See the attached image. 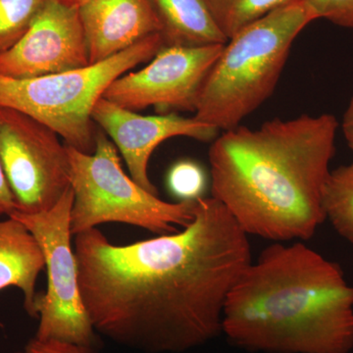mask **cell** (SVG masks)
Masks as SVG:
<instances>
[{
  "label": "cell",
  "mask_w": 353,
  "mask_h": 353,
  "mask_svg": "<svg viewBox=\"0 0 353 353\" xmlns=\"http://www.w3.org/2000/svg\"><path fill=\"white\" fill-rule=\"evenodd\" d=\"M83 305L97 333L148 353H178L222 333L228 294L252 260L248 236L214 197L196 199L176 233L114 245L76 234Z\"/></svg>",
  "instance_id": "1"
},
{
  "label": "cell",
  "mask_w": 353,
  "mask_h": 353,
  "mask_svg": "<svg viewBox=\"0 0 353 353\" xmlns=\"http://www.w3.org/2000/svg\"><path fill=\"white\" fill-rule=\"evenodd\" d=\"M339 123L332 114L223 132L209 150L212 197L248 236L307 241L326 220L323 194Z\"/></svg>",
  "instance_id": "2"
},
{
  "label": "cell",
  "mask_w": 353,
  "mask_h": 353,
  "mask_svg": "<svg viewBox=\"0 0 353 353\" xmlns=\"http://www.w3.org/2000/svg\"><path fill=\"white\" fill-rule=\"evenodd\" d=\"M222 332L250 352L350 353L353 287L340 265L304 243H273L230 290Z\"/></svg>",
  "instance_id": "3"
},
{
  "label": "cell",
  "mask_w": 353,
  "mask_h": 353,
  "mask_svg": "<svg viewBox=\"0 0 353 353\" xmlns=\"http://www.w3.org/2000/svg\"><path fill=\"white\" fill-rule=\"evenodd\" d=\"M313 21L314 14L299 0L228 39L202 83L194 118L218 131L241 126L273 94L292 43Z\"/></svg>",
  "instance_id": "4"
},
{
  "label": "cell",
  "mask_w": 353,
  "mask_h": 353,
  "mask_svg": "<svg viewBox=\"0 0 353 353\" xmlns=\"http://www.w3.org/2000/svg\"><path fill=\"white\" fill-rule=\"evenodd\" d=\"M162 48L161 36L154 34L85 68L28 79L0 75V106L31 116L63 138L67 145L92 154L95 104L116 79L150 61Z\"/></svg>",
  "instance_id": "5"
},
{
  "label": "cell",
  "mask_w": 353,
  "mask_h": 353,
  "mask_svg": "<svg viewBox=\"0 0 353 353\" xmlns=\"http://www.w3.org/2000/svg\"><path fill=\"white\" fill-rule=\"evenodd\" d=\"M66 148L74 192L73 236L112 222L172 234L194 220L196 201L170 203L141 188L123 171L117 148L103 132H97L92 154Z\"/></svg>",
  "instance_id": "6"
},
{
  "label": "cell",
  "mask_w": 353,
  "mask_h": 353,
  "mask_svg": "<svg viewBox=\"0 0 353 353\" xmlns=\"http://www.w3.org/2000/svg\"><path fill=\"white\" fill-rule=\"evenodd\" d=\"M72 188L52 208L34 214L14 211L10 217L20 221L34 236L43 252L48 272V289L37 296L39 328L34 338L95 347L94 331L83 305L78 265L72 248Z\"/></svg>",
  "instance_id": "7"
},
{
  "label": "cell",
  "mask_w": 353,
  "mask_h": 353,
  "mask_svg": "<svg viewBox=\"0 0 353 353\" xmlns=\"http://www.w3.org/2000/svg\"><path fill=\"white\" fill-rule=\"evenodd\" d=\"M0 161L18 212L50 210L71 187L68 152L57 132L6 106H0Z\"/></svg>",
  "instance_id": "8"
},
{
  "label": "cell",
  "mask_w": 353,
  "mask_h": 353,
  "mask_svg": "<svg viewBox=\"0 0 353 353\" xmlns=\"http://www.w3.org/2000/svg\"><path fill=\"white\" fill-rule=\"evenodd\" d=\"M224 46H163L145 68L116 79L102 97L134 112L150 106L161 114L194 112L202 83Z\"/></svg>",
  "instance_id": "9"
},
{
  "label": "cell",
  "mask_w": 353,
  "mask_h": 353,
  "mask_svg": "<svg viewBox=\"0 0 353 353\" xmlns=\"http://www.w3.org/2000/svg\"><path fill=\"white\" fill-rule=\"evenodd\" d=\"M90 65L79 7L46 0L30 29L0 54V75L36 78Z\"/></svg>",
  "instance_id": "10"
},
{
  "label": "cell",
  "mask_w": 353,
  "mask_h": 353,
  "mask_svg": "<svg viewBox=\"0 0 353 353\" xmlns=\"http://www.w3.org/2000/svg\"><path fill=\"white\" fill-rule=\"evenodd\" d=\"M99 125L124 157L131 178L141 188L158 196L157 187L148 175V164L160 143L175 137L201 141H214L218 130L196 118H183L176 113L143 116L101 97L92 114Z\"/></svg>",
  "instance_id": "11"
},
{
  "label": "cell",
  "mask_w": 353,
  "mask_h": 353,
  "mask_svg": "<svg viewBox=\"0 0 353 353\" xmlns=\"http://www.w3.org/2000/svg\"><path fill=\"white\" fill-rule=\"evenodd\" d=\"M90 64L160 34L161 25L150 0H87L79 7Z\"/></svg>",
  "instance_id": "12"
},
{
  "label": "cell",
  "mask_w": 353,
  "mask_h": 353,
  "mask_svg": "<svg viewBox=\"0 0 353 353\" xmlns=\"http://www.w3.org/2000/svg\"><path fill=\"white\" fill-rule=\"evenodd\" d=\"M44 267L41 246L25 225L10 216L0 221V292L9 287L21 290L25 310L32 318H36L37 279Z\"/></svg>",
  "instance_id": "13"
},
{
  "label": "cell",
  "mask_w": 353,
  "mask_h": 353,
  "mask_svg": "<svg viewBox=\"0 0 353 353\" xmlns=\"http://www.w3.org/2000/svg\"><path fill=\"white\" fill-rule=\"evenodd\" d=\"M160 25L163 46L226 44L206 0H150Z\"/></svg>",
  "instance_id": "14"
},
{
  "label": "cell",
  "mask_w": 353,
  "mask_h": 353,
  "mask_svg": "<svg viewBox=\"0 0 353 353\" xmlns=\"http://www.w3.org/2000/svg\"><path fill=\"white\" fill-rule=\"evenodd\" d=\"M323 208L336 233L353 245V159L330 173Z\"/></svg>",
  "instance_id": "15"
},
{
  "label": "cell",
  "mask_w": 353,
  "mask_h": 353,
  "mask_svg": "<svg viewBox=\"0 0 353 353\" xmlns=\"http://www.w3.org/2000/svg\"><path fill=\"white\" fill-rule=\"evenodd\" d=\"M216 24L227 39L246 26L299 0H206Z\"/></svg>",
  "instance_id": "16"
},
{
  "label": "cell",
  "mask_w": 353,
  "mask_h": 353,
  "mask_svg": "<svg viewBox=\"0 0 353 353\" xmlns=\"http://www.w3.org/2000/svg\"><path fill=\"white\" fill-rule=\"evenodd\" d=\"M46 0H0V54L13 48L31 27Z\"/></svg>",
  "instance_id": "17"
},
{
  "label": "cell",
  "mask_w": 353,
  "mask_h": 353,
  "mask_svg": "<svg viewBox=\"0 0 353 353\" xmlns=\"http://www.w3.org/2000/svg\"><path fill=\"white\" fill-rule=\"evenodd\" d=\"M167 185L172 194L181 201L201 199L206 188V176L201 166L190 160L174 164L167 176Z\"/></svg>",
  "instance_id": "18"
},
{
  "label": "cell",
  "mask_w": 353,
  "mask_h": 353,
  "mask_svg": "<svg viewBox=\"0 0 353 353\" xmlns=\"http://www.w3.org/2000/svg\"><path fill=\"white\" fill-rule=\"evenodd\" d=\"M316 20L325 19L343 28H353V0H304Z\"/></svg>",
  "instance_id": "19"
},
{
  "label": "cell",
  "mask_w": 353,
  "mask_h": 353,
  "mask_svg": "<svg viewBox=\"0 0 353 353\" xmlns=\"http://www.w3.org/2000/svg\"><path fill=\"white\" fill-rule=\"evenodd\" d=\"M15 353H97L94 347L76 345L65 341H41L32 339L20 352Z\"/></svg>",
  "instance_id": "20"
},
{
  "label": "cell",
  "mask_w": 353,
  "mask_h": 353,
  "mask_svg": "<svg viewBox=\"0 0 353 353\" xmlns=\"http://www.w3.org/2000/svg\"><path fill=\"white\" fill-rule=\"evenodd\" d=\"M15 210V199L0 161V216L8 217Z\"/></svg>",
  "instance_id": "21"
},
{
  "label": "cell",
  "mask_w": 353,
  "mask_h": 353,
  "mask_svg": "<svg viewBox=\"0 0 353 353\" xmlns=\"http://www.w3.org/2000/svg\"><path fill=\"white\" fill-rule=\"evenodd\" d=\"M341 129H343V137H345L348 148L353 152V97L350 99L345 115H343Z\"/></svg>",
  "instance_id": "22"
},
{
  "label": "cell",
  "mask_w": 353,
  "mask_h": 353,
  "mask_svg": "<svg viewBox=\"0 0 353 353\" xmlns=\"http://www.w3.org/2000/svg\"><path fill=\"white\" fill-rule=\"evenodd\" d=\"M59 1L70 4V6L80 7L81 6H83L87 0H59Z\"/></svg>",
  "instance_id": "23"
}]
</instances>
